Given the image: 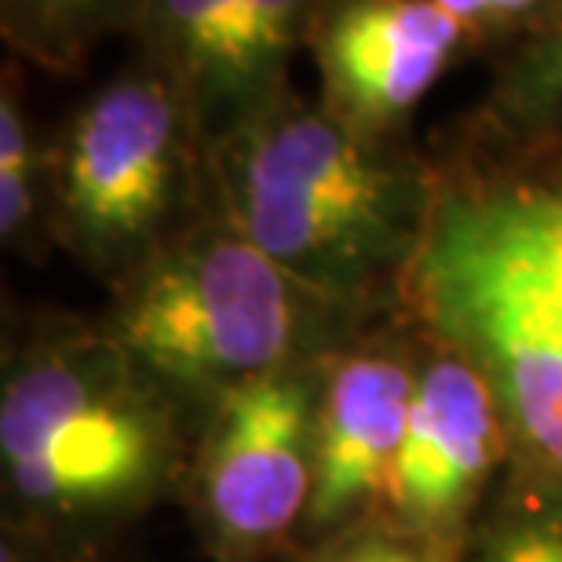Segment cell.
<instances>
[{
  "label": "cell",
  "instance_id": "5bb4252c",
  "mask_svg": "<svg viewBox=\"0 0 562 562\" xmlns=\"http://www.w3.org/2000/svg\"><path fill=\"white\" fill-rule=\"evenodd\" d=\"M234 0H146L136 22L139 59L172 81L190 110L205 92ZM198 121V117H194Z\"/></svg>",
  "mask_w": 562,
  "mask_h": 562
},
{
  "label": "cell",
  "instance_id": "5b68a950",
  "mask_svg": "<svg viewBox=\"0 0 562 562\" xmlns=\"http://www.w3.org/2000/svg\"><path fill=\"white\" fill-rule=\"evenodd\" d=\"M212 209V157L194 110L139 55L52 132V249L106 292Z\"/></svg>",
  "mask_w": 562,
  "mask_h": 562
},
{
  "label": "cell",
  "instance_id": "8992f818",
  "mask_svg": "<svg viewBox=\"0 0 562 562\" xmlns=\"http://www.w3.org/2000/svg\"><path fill=\"white\" fill-rule=\"evenodd\" d=\"M325 355L252 380L201 417L179 508L209 562H289L303 544Z\"/></svg>",
  "mask_w": 562,
  "mask_h": 562
},
{
  "label": "cell",
  "instance_id": "4fadbf2b",
  "mask_svg": "<svg viewBox=\"0 0 562 562\" xmlns=\"http://www.w3.org/2000/svg\"><path fill=\"white\" fill-rule=\"evenodd\" d=\"M453 562H562V482L512 457Z\"/></svg>",
  "mask_w": 562,
  "mask_h": 562
},
{
  "label": "cell",
  "instance_id": "52a82bcc",
  "mask_svg": "<svg viewBox=\"0 0 562 562\" xmlns=\"http://www.w3.org/2000/svg\"><path fill=\"white\" fill-rule=\"evenodd\" d=\"M417 362L420 322L406 303L369 314L325 355L303 544L387 512Z\"/></svg>",
  "mask_w": 562,
  "mask_h": 562
},
{
  "label": "cell",
  "instance_id": "2e32d148",
  "mask_svg": "<svg viewBox=\"0 0 562 562\" xmlns=\"http://www.w3.org/2000/svg\"><path fill=\"white\" fill-rule=\"evenodd\" d=\"M552 0H490V33H515L530 30Z\"/></svg>",
  "mask_w": 562,
  "mask_h": 562
},
{
  "label": "cell",
  "instance_id": "30bf717a",
  "mask_svg": "<svg viewBox=\"0 0 562 562\" xmlns=\"http://www.w3.org/2000/svg\"><path fill=\"white\" fill-rule=\"evenodd\" d=\"M475 143L519 157L562 146V0L504 55L475 114Z\"/></svg>",
  "mask_w": 562,
  "mask_h": 562
},
{
  "label": "cell",
  "instance_id": "6da1fadb",
  "mask_svg": "<svg viewBox=\"0 0 562 562\" xmlns=\"http://www.w3.org/2000/svg\"><path fill=\"white\" fill-rule=\"evenodd\" d=\"M194 435L99 314L22 311L0 355V537L52 562H117L179 504Z\"/></svg>",
  "mask_w": 562,
  "mask_h": 562
},
{
  "label": "cell",
  "instance_id": "e0dca14e",
  "mask_svg": "<svg viewBox=\"0 0 562 562\" xmlns=\"http://www.w3.org/2000/svg\"><path fill=\"white\" fill-rule=\"evenodd\" d=\"M435 4L442 8L446 15H453L471 37L490 33V0H435Z\"/></svg>",
  "mask_w": 562,
  "mask_h": 562
},
{
  "label": "cell",
  "instance_id": "3957f363",
  "mask_svg": "<svg viewBox=\"0 0 562 562\" xmlns=\"http://www.w3.org/2000/svg\"><path fill=\"white\" fill-rule=\"evenodd\" d=\"M209 157L220 212L274 263L347 307H398L431 220L435 157L358 136L292 88Z\"/></svg>",
  "mask_w": 562,
  "mask_h": 562
},
{
  "label": "cell",
  "instance_id": "9c48e42d",
  "mask_svg": "<svg viewBox=\"0 0 562 562\" xmlns=\"http://www.w3.org/2000/svg\"><path fill=\"white\" fill-rule=\"evenodd\" d=\"M475 41L435 0H322L307 52L318 103L380 143H406L417 106Z\"/></svg>",
  "mask_w": 562,
  "mask_h": 562
},
{
  "label": "cell",
  "instance_id": "9a60e30c",
  "mask_svg": "<svg viewBox=\"0 0 562 562\" xmlns=\"http://www.w3.org/2000/svg\"><path fill=\"white\" fill-rule=\"evenodd\" d=\"M457 555L406 530L391 515H373L329 537L307 541L289 562H453Z\"/></svg>",
  "mask_w": 562,
  "mask_h": 562
},
{
  "label": "cell",
  "instance_id": "7c38bea8",
  "mask_svg": "<svg viewBox=\"0 0 562 562\" xmlns=\"http://www.w3.org/2000/svg\"><path fill=\"white\" fill-rule=\"evenodd\" d=\"M146 0H0V33L15 59L44 74H81L99 44L136 33Z\"/></svg>",
  "mask_w": 562,
  "mask_h": 562
},
{
  "label": "cell",
  "instance_id": "8fae6325",
  "mask_svg": "<svg viewBox=\"0 0 562 562\" xmlns=\"http://www.w3.org/2000/svg\"><path fill=\"white\" fill-rule=\"evenodd\" d=\"M52 132L30 114L15 66L0 81V241L22 260L52 249Z\"/></svg>",
  "mask_w": 562,
  "mask_h": 562
},
{
  "label": "cell",
  "instance_id": "277c9868",
  "mask_svg": "<svg viewBox=\"0 0 562 562\" xmlns=\"http://www.w3.org/2000/svg\"><path fill=\"white\" fill-rule=\"evenodd\" d=\"M106 296L110 336L198 424L238 387L325 355L376 314L289 274L220 205Z\"/></svg>",
  "mask_w": 562,
  "mask_h": 562
},
{
  "label": "cell",
  "instance_id": "7a4b0ae2",
  "mask_svg": "<svg viewBox=\"0 0 562 562\" xmlns=\"http://www.w3.org/2000/svg\"><path fill=\"white\" fill-rule=\"evenodd\" d=\"M402 303L490 384L519 464L562 482V212L526 157H435Z\"/></svg>",
  "mask_w": 562,
  "mask_h": 562
},
{
  "label": "cell",
  "instance_id": "ac0fdd59",
  "mask_svg": "<svg viewBox=\"0 0 562 562\" xmlns=\"http://www.w3.org/2000/svg\"><path fill=\"white\" fill-rule=\"evenodd\" d=\"M519 157V154H515ZM533 168H537V176L544 179V187L552 190V198H555V205L562 212V146H555V150H541V154H530L526 157Z\"/></svg>",
  "mask_w": 562,
  "mask_h": 562
},
{
  "label": "cell",
  "instance_id": "ba28073f",
  "mask_svg": "<svg viewBox=\"0 0 562 562\" xmlns=\"http://www.w3.org/2000/svg\"><path fill=\"white\" fill-rule=\"evenodd\" d=\"M508 464L512 438L490 384L457 347L420 325L417 384L387 515L457 555Z\"/></svg>",
  "mask_w": 562,
  "mask_h": 562
}]
</instances>
